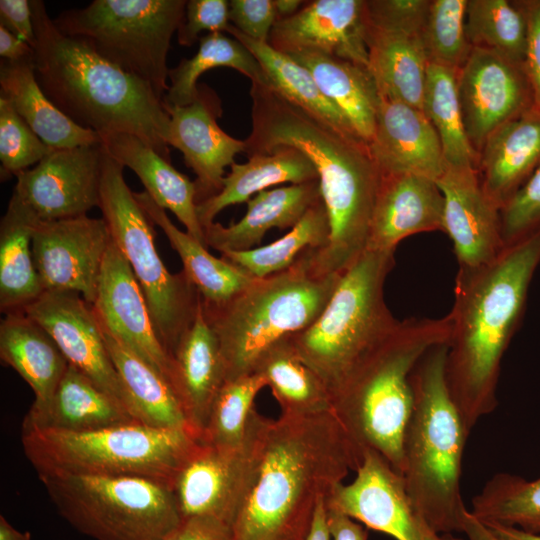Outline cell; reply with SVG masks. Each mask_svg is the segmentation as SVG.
Listing matches in <instances>:
<instances>
[{"label": "cell", "instance_id": "ac0fdd59", "mask_svg": "<svg viewBox=\"0 0 540 540\" xmlns=\"http://www.w3.org/2000/svg\"><path fill=\"white\" fill-rule=\"evenodd\" d=\"M24 312L52 336L69 365L113 397L135 418L92 304L75 292H43Z\"/></svg>", "mask_w": 540, "mask_h": 540}, {"label": "cell", "instance_id": "e575fe53", "mask_svg": "<svg viewBox=\"0 0 540 540\" xmlns=\"http://www.w3.org/2000/svg\"><path fill=\"white\" fill-rule=\"evenodd\" d=\"M0 358L31 387L36 403L52 396L69 366L52 336L25 312L1 320Z\"/></svg>", "mask_w": 540, "mask_h": 540}, {"label": "cell", "instance_id": "4fadbf2b", "mask_svg": "<svg viewBox=\"0 0 540 540\" xmlns=\"http://www.w3.org/2000/svg\"><path fill=\"white\" fill-rule=\"evenodd\" d=\"M429 4V0H365L368 69L379 95L421 110L429 64L422 29Z\"/></svg>", "mask_w": 540, "mask_h": 540}, {"label": "cell", "instance_id": "603a6c76", "mask_svg": "<svg viewBox=\"0 0 540 540\" xmlns=\"http://www.w3.org/2000/svg\"><path fill=\"white\" fill-rule=\"evenodd\" d=\"M436 182L444 197V232L453 243L459 268L492 261L505 247L500 210L484 193L478 171L446 166Z\"/></svg>", "mask_w": 540, "mask_h": 540}, {"label": "cell", "instance_id": "11a10c76", "mask_svg": "<svg viewBox=\"0 0 540 540\" xmlns=\"http://www.w3.org/2000/svg\"><path fill=\"white\" fill-rule=\"evenodd\" d=\"M327 522L333 540H367L368 531L352 518L327 510Z\"/></svg>", "mask_w": 540, "mask_h": 540}, {"label": "cell", "instance_id": "e0dca14e", "mask_svg": "<svg viewBox=\"0 0 540 540\" xmlns=\"http://www.w3.org/2000/svg\"><path fill=\"white\" fill-rule=\"evenodd\" d=\"M102 157L101 143L53 148L16 175L13 192L42 221L87 215L99 206Z\"/></svg>", "mask_w": 540, "mask_h": 540}, {"label": "cell", "instance_id": "ffe728a7", "mask_svg": "<svg viewBox=\"0 0 540 540\" xmlns=\"http://www.w3.org/2000/svg\"><path fill=\"white\" fill-rule=\"evenodd\" d=\"M92 306L101 326L171 385L172 358L158 336L128 261L113 241L104 258Z\"/></svg>", "mask_w": 540, "mask_h": 540}, {"label": "cell", "instance_id": "681fc988", "mask_svg": "<svg viewBox=\"0 0 540 540\" xmlns=\"http://www.w3.org/2000/svg\"><path fill=\"white\" fill-rule=\"evenodd\" d=\"M230 25L229 1L189 0L177 30V41L181 46L189 47L199 39L201 31L223 33Z\"/></svg>", "mask_w": 540, "mask_h": 540}, {"label": "cell", "instance_id": "6125c7cd", "mask_svg": "<svg viewBox=\"0 0 540 540\" xmlns=\"http://www.w3.org/2000/svg\"><path fill=\"white\" fill-rule=\"evenodd\" d=\"M0 540H31V534L28 531L21 532L13 527L7 519L0 516Z\"/></svg>", "mask_w": 540, "mask_h": 540}, {"label": "cell", "instance_id": "d4e9b609", "mask_svg": "<svg viewBox=\"0 0 540 540\" xmlns=\"http://www.w3.org/2000/svg\"><path fill=\"white\" fill-rule=\"evenodd\" d=\"M381 172L437 180L446 168L439 136L421 109L380 96L369 143Z\"/></svg>", "mask_w": 540, "mask_h": 540}, {"label": "cell", "instance_id": "8d00e7d4", "mask_svg": "<svg viewBox=\"0 0 540 540\" xmlns=\"http://www.w3.org/2000/svg\"><path fill=\"white\" fill-rule=\"evenodd\" d=\"M101 329L137 421L156 428L184 430L192 435L178 398L166 379L105 328L101 326Z\"/></svg>", "mask_w": 540, "mask_h": 540}, {"label": "cell", "instance_id": "f907efd6", "mask_svg": "<svg viewBox=\"0 0 540 540\" xmlns=\"http://www.w3.org/2000/svg\"><path fill=\"white\" fill-rule=\"evenodd\" d=\"M229 21L247 37L268 43L277 21L273 0H230Z\"/></svg>", "mask_w": 540, "mask_h": 540}, {"label": "cell", "instance_id": "bcb514c9", "mask_svg": "<svg viewBox=\"0 0 540 540\" xmlns=\"http://www.w3.org/2000/svg\"><path fill=\"white\" fill-rule=\"evenodd\" d=\"M468 0H431L422 29L429 63L458 71L469 57L472 45L466 34Z\"/></svg>", "mask_w": 540, "mask_h": 540}, {"label": "cell", "instance_id": "ab89813d", "mask_svg": "<svg viewBox=\"0 0 540 540\" xmlns=\"http://www.w3.org/2000/svg\"><path fill=\"white\" fill-rule=\"evenodd\" d=\"M217 67L235 69L251 82L266 83L262 67L243 44L222 32H213L199 38L198 50L193 57L183 58L169 69L170 85L163 103L169 106L190 104L198 94L199 77Z\"/></svg>", "mask_w": 540, "mask_h": 540}, {"label": "cell", "instance_id": "1f68e13d", "mask_svg": "<svg viewBox=\"0 0 540 540\" xmlns=\"http://www.w3.org/2000/svg\"><path fill=\"white\" fill-rule=\"evenodd\" d=\"M286 55L311 73L319 89L340 110L354 132L370 143L380 95L369 69L318 51L302 50Z\"/></svg>", "mask_w": 540, "mask_h": 540}, {"label": "cell", "instance_id": "cb8c5ba5", "mask_svg": "<svg viewBox=\"0 0 540 540\" xmlns=\"http://www.w3.org/2000/svg\"><path fill=\"white\" fill-rule=\"evenodd\" d=\"M432 231L444 232V197L437 182L381 172L366 249L395 251L403 239Z\"/></svg>", "mask_w": 540, "mask_h": 540}, {"label": "cell", "instance_id": "5b68a950", "mask_svg": "<svg viewBox=\"0 0 540 540\" xmlns=\"http://www.w3.org/2000/svg\"><path fill=\"white\" fill-rule=\"evenodd\" d=\"M449 336L448 316L400 321L332 395V412L362 459L372 450L403 474V439L413 409L410 375Z\"/></svg>", "mask_w": 540, "mask_h": 540}, {"label": "cell", "instance_id": "8992f818", "mask_svg": "<svg viewBox=\"0 0 540 540\" xmlns=\"http://www.w3.org/2000/svg\"><path fill=\"white\" fill-rule=\"evenodd\" d=\"M447 343L430 348L410 375L413 409L404 439L403 480L412 504L438 532L462 531L460 479L470 431L445 377Z\"/></svg>", "mask_w": 540, "mask_h": 540}, {"label": "cell", "instance_id": "db71d44e", "mask_svg": "<svg viewBox=\"0 0 540 540\" xmlns=\"http://www.w3.org/2000/svg\"><path fill=\"white\" fill-rule=\"evenodd\" d=\"M0 26L35 48L36 36L29 0H1Z\"/></svg>", "mask_w": 540, "mask_h": 540}, {"label": "cell", "instance_id": "f6af8a7d", "mask_svg": "<svg viewBox=\"0 0 540 540\" xmlns=\"http://www.w3.org/2000/svg\"><path fill=\"white\" fill-rule=\"evenodd\" d=\"M266 386L265 378L259 373L226 381L213 401L199 441L228 448L241 446L255 398Z\"/></svg>", "mask_w": 540, "mask_h": 540}, {"label": "cell", "instance_id": "7dc6e473", "mask_svg": "<svg viewBox=\"0 0 540 540\" xmlns=\"http://www.w3.org/2000/svg\"><path fill=\"white\" fill-rule=\"evenodd\" d=\"M53 148L45 144L15 111L10 101L0 95L1 172L18 173L36 165Z\"/></svg>", "mask_w": 540, "mask_h": 540}, {"label": "cell", "instance_id": "7bdbcfd3", "mask_svg": "<svg viewBox=\"0 0 540 540\" xmlns=\"http://www.w3.org/2000/svg\"><path fill=\"white\" fill-rule=\"evenodd\" d=\"M470 512L487 526L512 527L540 535V477L527 480L497 473L472 499Z\"/></svg>", "mask_w": 540, "mask_h": 540}, {"label": "cell", "instance_id": "83f0119b", "mask_svg": "<svg viewBox=\"0 0 540 540\" xmlns=\"http://www.w3.org/2000/svg\"><path fill=\"white\" fill-rule=\"evenodd\" d=\"M138 422L119 402L69 365L52 396L33 402L21 431L89 432Z\"/></svg>", "mask_w": 540, "mask_h": 540}, {"label": "cell", "instance_id": "9a60e30c", "mask_svg": "<svg viewBox=\"0 0 540 540\" xmlns=\"http://www.w3.org/2000/svg\"><path fill=\"white\" fill-rule=\"evenodd\" d=\"M457 85L465 131L478 155L497 129L534 106L524 64L489 49L472 48Z\"/></svg>", "mask_w": 540, "mask_h": 540}, {"label": "cell", "instance_id": "4316f807", "mask_svg": "<svg viewBox=\"0 0 540 540\" xmlns=\"http://www.w3.org/2000/svg\"><path fill=\"white\" fill-rule=\"evenodd\" d=\"M540 166V108L497 129L479 153L482 189L501 210Z\"/></svg>", "mask_w": 540, "mask_h": 540}, {"label": "cell", "instance_id": "6da1fadb", "mask_svg": "<svg viewBox=\"0 0 540 540\" xmlns=\"http://www.w3.org/2000/svg\"><path fill=\"white\" fill-rule=\"evenodd\" d=\"M252 456L232 540H306L322 498L362 462L332 411L310 416L257 410Z\"/></svg>", "mask_w": 540, "mask_h": 540}, {"label": "cell", "instance_id": "ee69618b", "mask_svg": "<svg viewBox=\"0 0 540 540\" xmlns=\"http://www.w3.org/2000/svg\"><path fill=\"white\" fill-rule=\"evenodd\" d=\"M466 34L472 47L524 64L528 26L523 0H468Z\"/></svg>", "mask_w": 540, "mask_h": 540}, {"label": "cell", "instance_id": "680465c9", "mask_svg": "<svg viewBox=\"0 0 540 540\" xmlns=\"http://www.w3.org/2000/svg\"><path fill=\"white\" fill-rule=\"evenodd\" d=\"M325 499H320L314 514L310 533L306 540H330Z\"/></svg>", "mask_w": 540, "mask_h": 540}, {"label": "cell", "instance_id": "52a82bcc", "mask_svg": "<svg viewBox=\"0 0 540 540\" xmlns=\"http://www.w3.org/2000/svg\"><path fill=\"white\" fill-rule=\"evenodd\" d=\"M312 250L289 268L252 282L228 302L203 306L223 358L226 381L254 373L262 355L319 317L342 273L321 272Z\"/></svg>", "mask_w": 540, "mask_h": 540}, {"label": "cell", "instance_id": "f1b7e54d", "mask_svg": "<svg viewBox=\"0 0 540 540\" xmlns=\"http://www.w3.org/2000/svg\"><path fill=\"white\" fill-rule=\"evenodd\" d=\"M104 150L140 179L145 192L171 211L191 236L206 245L197 216L196 185L140 138L128 133L99 134Z\"/></svg>", "mask_w": 540, "mask_h": 540}, {"label": "cell", "instance_id": "c3c4849f", "mask_svg": "<svg viewBox=\"0 0 540 540\" xmlns=\"http://www.w3.org/2000/svg\"><path fill=\"white\" fill-rule=\"evenodd\" d=\"M500 217L505 245L540 226V166L500 210Z\"/></svg>", "mask_w": 540, "mask_h": 540}, {"label": "cell", "instance_id": "7a4b0ae2", "mask_svg": "<svg viewBox=\"0 0 540 540\" xmlns=\"http://www.w3.org/2000/svg\"><path fill=\"white\" fill-rule=\"evenodd\" d=\"M248 157L282 146L314 165L329 220L325 246L313 252L324 273H342L367 247L381 172L369 143L340 131L290 102L265 83L251 82Z\"/></svg>", "mask_w": 540, "mask_h": 540}, {"label": "cell", "instance_id": "60d3db41", "mask_svg": "<svg viewBox=\"0 0 540 540\" xmlns=\"http://www.w3.org/2000/svg\"><path fill=\"white\" fill-rule=\"evenodd\" d=\"M422 110L439 136L446 166L477 170L479 155L465 131L456 70L428 64Z\"/></svg>", "mask_w": 540, "mask_h": 540}, {"label": "cell", "instance_id": "5bb4252c", "mask_svg": "<svg viewBox=\"0 0 540 540\" xmlns=\"http://www.w3.org/2000/svg\"><path fill=\"white\" fill-rule=\"evenodd\" d=\"M327 510L344 514L396 540H463L436 531L412 504L403 476L378 453H364L356 476L325 499Z\"/></svg>", "mask_w": 540, "mask_h": 540}, {"label": "cell", "instance_id": "9c48e42d", "mask_svg": "<svg viewBox=\"0 0 540 540\" xmlns=\"http://www.w3.org/2000/svg\"><path fill=\"white\" fill-rule=\"evenodd\" d=\"M197 441L187 431L140 422L80 433L21 431L25 456L38 475L139 477L171 489Z\"/></svg>", "mask_w": 540, "mask_h": 540}, {"label": "cell", "instance_id": "8fae6325", "mask_svg": "<svg viewBox=\"0 0 540 540\" xmlns=\"http://www.w3.org/2000/svg\"><path fill=\"white\" fill-rule=\"evenodd\" d=\"M98 208L143 291L158 336L172 358L195 318L200 295L183 271L172 274L164 265L156 249L153 222L127 185L124 166L104 148Z\"/></svg>", "mask_w": 540, "mask_h": 540}, {"label": "cell", "instance_id": "30bf717a", "mask_svg": "<svg viewBox=\"0 0 540 540\" xmlns=\"http://www.w3.org/2000/svg\"><path fill=\"white\" fill-rule=\"evenodd\" d=\"M58 513L94 540H165L182 520L173 490L139 477L38 475Z\"/></svg>", "mask_w": 540, "mask_h": 540}, {"label": "cell", "instance_id": "91938a15", "mask_svg": "<svg viewBox=\"0 0 540 540\" xmlns=\"http://www.w3.org/2000/svg\"><path fill=\"white\" fill-rule=\"evenodd\" d=\"M496 534L507 540H540V535L527 533L512 527L488 526Z\"/></svg>", "mask_w": 540, "mask_h": 540}, {"label": "cell", "instance_id": "74e56055", "mask_svg": "<svg viewBox=\"0 0 540 540\" xmlns=\"http://www.w3.org/2000/svg\"><path fill=\"white\" fill-rule=\"evenodd\" d=\"M254 373L265 378L282 415L298 417L332 411L328 387L300 359L288 338L276 343L262 355Z\"/></svg>", "mask_w": 540, "mask_h": 540}, {"label": "cell", "instance_id": "816d5d0a", "mask_svg": "<svg viewBox=\"0 0 540 540\" xmlns=\"http://www.w3.org/2000/svg\"><path fill=\"white\" fill-rule=\"evenodd\" d=\"M527 17V46L524 69L527 74L534 105L540 108V0H523Z\"/></svg>", "mask_w": 540, "mask_h": 540}, {"label": "cell", "instance_id": "6f0895ef", "mask_svg": "<svg viewBox=\"0 0 540 540\" xmlns=\"http://www.w3.org/2000/svg\"><path fill=\"white\" fill-rule=\"evenodd\" d=\"M461 533L465 534L467 540H507L478 520L468 509L463 514Z\"/></svg>", "mask_w": 540, "mask_h": 540}, {"label": "cell", "instance_id": "7402d4cb", "mask_svg": "<svg viewBox=\"0 0 540 540\" xmlns=\"http://www.w3.org/2000/svg\"><path fill=\"white\" fill-rule=\"evenodd\" d=\"M291 54L310 50L368 68L365 0H314L293 16L277 19L268 40Z\"/></svg>", "mask_w": 540, "mask_h": 540}, {"label": "cell", "instance_id": "484cf974", "mask_svg": "<svg viewBox=\"0 0 540 540\" xmlns=\"http://www.w3.org/2000/svg\"><path fill=\"white\" fill-rule=\"evenodd\" d=\"M226 382L217 337L204 311L201 296L195 318L172 354L171 386L190 431L199 440L213 401Z\"/></svg>", "mask_w": 540, "mask_h": 540}, {"label": "cell", "instance_id": "4dcf8cb0", "mask_svg": "<svg viewBox=\"0 0 540 540\" xmlns=\"http://www.w3.org/2000/svg\"><path fill=\"white\" fill-rule=\"evenodd\" d=\"M314 180H319L314 165L294 147L282 146L268 154L248 157L247 162L230 166V173L216 195L197 204L198 220L205 229L223 209L247 202L255 193L282 183Z\"/></svg>", "mask_w": 540, "mask_h": 540}, {"label": "cell", "instance_id": "f546056e", "mask_svg": "<svg viewBox=\"0 0 540 540\" xmlns=\"http://www.w3.org/2000/svg\"><path fill=\"white\" fill-rule=\"evenodd\" d=\"M320 197L319 180L261 191L246 202L247 211L236 223L205 228L206 245L220 253L257 248L272 228H293Z\"/></svg>", "mask_w": 540, "mask_h": 540}, {"label": "cell", "instance_id": "277c9868", "mask_svg": "<svg viewBox=\"0 0 540 540\" xmlns=\"http://www.w3.org/2000/svg\"><path fill=\"white\" fill-rule=\"evenodd\" d=\"M30 5L35 76L51 102L80 127L98 134L135 135L171 162L170 118L163 98L84 40L60 31L43 1L31 0Z\"/></svg>", "mask_w": 540, "mask_h": 540}, {"label": "cell", "instance_id": "9f6ffc18", "mask_svg": "<svg viewBox=\"0 0 540 540\" xmlns=\"http://www.w3.org/2000/svg\"><path fill=\"white\" fill-rule=\"evenodd\" d=\"M35 50L27 42L0 26V56L8 61L34 60Z\"/></svg>", "mask_w": 540, "mask_h": 540}, {"label": "cell", "instance_id": "d590c367", "mask_svg": "<svg viewBox=\"0 0 540 540\" xmlns=\"http://www.w3.org/2000/svg\"><path fill=\"white\" fill-rule=\"evenodd\" d=\"M134 195L153 224L158 225L165 233L171 247L182 261V271L206 305H222L252 282L253 278L235 265L222 257L213 256L208 252L207 246L188 232L177 228L166 210L145 191L134 192Z\"/></svg>", "mask_w": 540, "mask_h": 540}, {"label": "cell", "instance_id": "b9f144b4", "mask_svg": "<svg viewBox=\"0 0 540 540\" xmlns=\"http://www.w3.org/2000/svg\"><path fill=\"white\" fill-rule=\"evenodd\" d=\"M328 237L329 220L320 197L283 237L251 250L222 253V258L250 278H264L289 268L307 250L322 248Z\"/></svg>", "mask_w": 540, "mask_h": 540}, {"label": "cell", "instance_id": "3957f363", "mask_svg": "<svg viewBox=\"0 0 540 540\" xmlns=\"http://www.w3.org/2000/svg\"><path fill=\"white\" fill-rule=\"evenodd\" d=\"M540 264V226L505 245L487 264L459 271L450 313L445 377L469 431L498 404L505 351Z\"/></svg>", "mask_w": 540, "mask_h": 540}, {"label": "cell", "instance_id": "f5cc1de1", "mask_svg": "<svg viewBox=\"0 0 540 540\" xmlns=\"http://www.w3.org/2000/svg\"><path fill=\"white\" fill-rule=\"evenodd\" d=\"M165 540H232V527L206 515L182 517Z\"/></svg>", "mask_w": 540, "mask_h": 540}, {"label": "cell", "instance_id": "ba28073f", "mask_svg": "<svg viewBox=\"0 0 540 540\" xmlns=\"http://www.w3.org/2000/svg\"><path fill=\"white\" fill-rule=\"evenodd\" d=\"M394 252L366 249L342 272L314 323L288 338L300 359L326 384L331 397L400 322L384 298Z\"/></svg>", "mask_w": 540, "mask_h": 540}, {"label": "cell", "instance_id": "836d02e7", "mask_svg": "<svg viewBox=\"0 0 540 540\" xmlns=\"http://www.w3.org/2000/svg\"><path fill=\"white\" fill-rule=\"evenodd\" d=\"M40 219L12 192L0 222V311L24 312L43 294L32 241Z\"/></svg>", "mask_w": 540, "mask_h": 540}, {"label": "cell", "instance_id": "7c38bea8", "mask_svg": "<svg viewBox=\"0 0 540 540\" xmlns=\"http://www.w3.org/2000/svg\"><path fill=\"white\" fill-rule=\"evenodd\" d=\"M186 0H94L53 19L64 34L80 38L97 54L148 83L164 97L173 34Z\"/></svg>", "mask_w": 540, "mask_h": 540}, {"label": "cell", "instance_id": "2e32d148", "mask_svg": "<svg viewBox=\"0 0 540 540\" xmlns=\"http://www.w3.org/2000/svg\"><path fill=\"white\" fill-rule=\"evenodd\" d=\"M112 238L103 218L82 215L40 220L32 241L33 258L44 292H75L95 302Z\"/></svg>", "mask_w": 540, "mask_h": 540}, {"label": "cell", "instance_id": "94428289", "mask_svg": "<svg viewBox=\"0 0 540 540\" xmlns=\"http://www.w3.org/2000/svg\"><path fill=\"white\" fill-rule=\"evenodd\" d=\"M277 19H284L296 14L301 7L303 1L300 0H273Z\"/></svg>", "mask_w": 540, "mask_h": 540}, {"label": "cell", "instance_id": "d6986e66", "mask_svg": "<svg viewBox=\"0 0 540 540\" xmlns=\"http://www.w3.org/2000/svg\"><path fill=\"white\" fill-rule=\"evenodd\" d=\"M251 456L250 418L245 440L239 447L214 446L198 440L172 487L182 517L212 516L232 527L248 479Z\"/></svg>", "mask_w": 540, "mask_h": 540}, {"label": "cell", "instance_id": "d6a6232c", "mask_svg": "<svg viewBox=\"0 0 540 540\" xmlns=\"http://www.w3.org/2000/svg\"><path fill=\"white\" fill-rule=\"evenodd\" d=\"M0 95L51 148H72L101 143L98 133L82 128L45 95L35 76L33 60L0 62Z\"/></svg>", "mask_w": 540, "mask_h": 540}, {"label": "cell", "instance_id": "44dd1931", "mask_svg": "<svg viewBox=\"0 0 540 540\" xmlns=\"http://www.w3.org/2000/svg\"><path fill=\"white\" fill-rule=\"evenodd\" d=\"M163 105L170 118L167 144L182 153L186 166L196 174L198 204L222 189L225 168L245 152V141L220 128L221 102L206 85L198 86L197 96L188 105Z\"/></svg>", "mask_w": 540, "mask_h": 540}, {"label": "cell", "instance_id": "f35d334b", "mask_svg": "<svg viewBox=\"0 0 540 540\" xmlns=\"http://www.w3.org/2000/svg\"><path fill=\"white\" fill-rule=\"evenodd\" d=\"M226 32L243 44L257 59L266 77L265 84L332 127L357 135L340 110L322 93L304 66L275 50L268 43L247 37L232 24Z\"/></svg>", "mask_w": 540, "mask_h": 540}]
</instances>
